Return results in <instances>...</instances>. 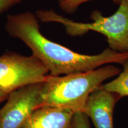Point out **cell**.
<instances>
[{
    "mask_svg": "<svg viewBox=\"0 0 128 128\" xmlns=\"http://www.w3.org/2000/svg\"><path fill=\"white\" fill-rule=\"evenodd\" d=\"M49 74L33 55L7 52L0 56V90L7 94L26 85L43 82Z\"/></svg>",
    "mask_w": 128,
    "mask_h": 128,
    "instance_id": "4",
    "label": "cell"
},
{
    "mask_svg": "<svg viewBox=\"0 0 128 128\" xmlns=\"http://www.w3.org/2000/svg\"><path fill=\"white\" fill-rule=\"evenodd\" d=\"M72 128H90L89 118L82 112L75 113Z\"/></svg>",
    "mask_w": 128,
    "mask_h": 128,
    "instance_id": "10",
    "label": "cell"
},
{
    "mask_svg": "<svg viewBox=\"0 0 128 128\" xmlns=\"http://www.w3.org/2000/svg\"><path fill=\"white\" fill-rule=\"evenodd\" d=\"M92 0H58V5L63 12L69 14L74 12L83 3ZM114 4L119 5L121 0H111Z\"/></svg>",
    "mask_w": 128,
    "mask_h": 128,
    "instance_id": "9",
    "label": "cell"
},
{
    "mask_svg": "<svg viewBox=\"0 0 128 128\" xmlns=\"http://www.w3.org/2000/svg\"><path fill=\"white\" fill-rule=\"evenodd\" d=\"M0 128H1V119H0Z\"/></svg>",
    "mask_w": 128,
    "mask_h": 128,
    "instance_id": "13",
    "label": "cell"
},
{
    "mask_svg": "<svg viewBox=\"0 0 128 128\" xmlns=\"http://www.w3.org/2000/svg\"><path fill=\"white\" fill-rule=\"evenodd\" d=\"M42 82L26 85L10 92L0 110L1 128H18L40 108Z\"/></svg>",
    "mask_w": 128,
    "mask_h": 128,
    "instance_id": "5",
    "label": "cell"
},
{
    "mask_svg": "<svg viewBox=\"0 0 128 128\" xmlns=\"http://www.w3.org/2000/svg\"><path fill=\"white\" fill-rule=\"evenodd\" d=\"M122 65L124 69L116 78L100 86L108 92L118 94L121 97L128 96V60Z\"/></svg>",
    "mask_w": 128,
    "mask_h": 128,
    "instance_id": "8",
    "label": "cell"
},
{
    "mask_svg": "<svg viewBox=\"0 0 128 128\" xmlns=\"http://www.w3.org/2000/svg\"><path fill=\"white\" fill-rule=\"evenodd\" d=\"M6 29L10 36L21 40L30 48L32 55L42 62L52 76L92 71L108 64L122 65L128 60V52L108 48L97 55H84L51 41L42 34L38 17L31 12L8 15Z\"/></svg>",
    "mask_w": 128,
    "mask_h": 128,
    "instance_id": "1",
    "label": "cell"
},
{
    "mask_svg": "<svg viewBox=\"0 0 128 128\" xmlns=\"http://www.w3.org/2000/svg\"><path fill=\"white\" fill-rule=\"evenodd\" d=\"M121 69L112 64L92 71L52 76L42 82L40 108L44 106L82 112L88 97L106 80L117 76Z\"/></svg>",
    "mask_w": 128,
    "mask_h": 128,
    "instance_id": "2",
    "label": "cell"
},
{
    "mask_svg": "<svg viewBox=\"0 0 128 128\" xmlns=\"http://www.w3.org/2000/svg\"><path fill=\"white\" fill-rule=\"evenodd\" d=\"M121 98L99 87L90 94L82 113L92 120L96 128H114L113 112Z\"/></svg>",
    "mask_w": 128,
    "mask_h": 128,
    "instance_id": "6",
    "label": "cell"
},
{
    "mask_svg": "<svg viewBox=\"0 0 128 128\" xmlns=\"http://www.w3.org/2000/svg\"><path fill=\"white\" fill-rule=\"evenodd\" d=\"M74 113L63 108L40 107L18 128H72Z\"/></svg>",
    "mask_w": 128,
    "mask_h": 128,
    "instance_id": "7",
    "label": "cell"
},
{
    "mask_svg": "<svg viewBox=\"0 0 128 128\" xmlns=\"http://www.w3.org/2000/svg\"><path fill=\"white\" fill-rule=\"evenodd\" d=\"M22 0H0V14L21 2Z\"/></svg>",
    "mask_w": 128,
    "mask_h": 128,
    "instance_id": "11",
    "label": "cell"
},
{
    "mask_svg": "<svg viewBox=\"0 0 128 128\" xmlns=\"http://www.w3.org/2000/svg\"><path fill=\"white\" fill-rule=\"evenodd\" d=\"M8 94H7V92H2V90H0V103H2L3 101L7 98Z\"/></svg>",
    "mask_w": 128,
    "mask_h": 128,
    "instance_id": "12",
    "label": "cell"
},
{
    "mask_svg": "<svg viewBox=\"0 0 128 128\" xmlns=\"http://www.w3.org/2000/svg\"><path fill=\"white\" fill-rule=\"evenodd\" d=\"M114 13L106 17L99 10L90 14L92 23H78L65 18L54 11L38 10L36 16L44 22L62 24L66 33L79 36L88 32L101 33L106 38L108 48L119 52H128V0H121Z\"/></svg>",
    "mask_w": 128,
    "mask_h": 128,
    "instance_id": "3",
    "label": "cell"
}]
</instances>
